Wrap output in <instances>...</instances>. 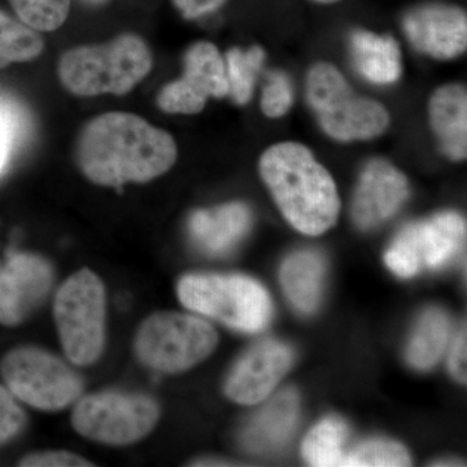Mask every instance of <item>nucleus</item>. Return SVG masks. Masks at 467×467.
Here are the masks:
<instances>
[{"label": "nucleus", "mask_w": 467, "mask_h": 467, "mask_svg": "<svg viewBox=\"0 0 467 467\" xmlns=\"http://www.w3.org/2000/svg\"><path fill=\"white\" fill-rule=\"evenodd\" d=\"M75 156L90 182L119 187L150 182L167 173L177 161L178 147L168 131L143 117L107 112L82 126Z\"/></svg>", "instance_id": "obj_1"}, {"label": "nucleus", "mask_w": 467, "mask_h": 467, "mask_svg": "<svg viewBox=\"0 0 467 467\" xmlns=\"http://www.w3.org/2000/svg\"><path fill=\"white\" fill-rule=\"evenodd\" d=\"M260 174L285 220L306 235L330 230L340 212L337 184L308 147L281 142L260 159Z\"/></svg>", "instance_id": "obj_2"}, {"label": "nucleus", "mask_w": 467, "mask_h": 467, "mask_svg": "<svg viewBox=\"0 0 467 467\" xmlns=\"http://www.w3.org/2000/svg\"><path fill=\"white\" fill-rule=\"evenodd\" d=\"M153 67L149 45L125 33L99 45L76 46L61 54L57 78L76 97L129 94L150 75Z\"/></svg>", "instance_id": "obj_3"}, {"label": "nucleus", "mask_w": 467, "mask_h": 467, "mask_svg": "<svg viewBox=\"0 0 467 467\" xmlns=\"http://www.w3.org/2000/svg\"><path fill=\"white\" fill-rule=\"evenodd\" d=\"M306 90L322 130L337 142L371 140L389 129L383 104L356 94L333 64L321 61L310 67Z\"/></svg>", "instance_id": "obj_4"}, {"label": "nucleus", "mask_w": 467, "mask_h": 467, "mask_svg": "<svg viewBox=\"0 0 467 467\" xmlns=\"http://www.w3.org/2000/svg\"><path fill=\"white\" fill-rule=\"evenodd\" d=\"M178 297L186 308L245 333H259L272 318L269 294L248 276L186 275L178 284Z\"/></svg>", "instance_id": "obj_5"}, {"label": "nucleus", "mask_w": 467, "mask_h": 467, "mask_svg": "<svg viewBox=\"0 0 467 467\" xmlns=\"http://www.w3.org/2000/svg\"><path fill=\"white\" fill-rule=\"evenodd\" d=\"M106 288L99 276L81 269L64 282L54 316L67 358L78 367L94 364L106 344Z\"/></svg>", "instance_id": "obj_6"}, {"label": "nucleus", "mask_w": 467, "mask_h": 467, "mask_svg": "<svg viewBox=\"0 0 467 467\" xmlns=\"http://www.w3.org/2000/svg\"><path fill=\"white\" fill-rule=\"evenodd\" d=\"M217 344V331L204 319L160 312L144 319L135 337L134 348L144 367L175 374L201 364Z\"/></svg>", "instance_id": "obj_7"}, {"label": "nucleus", "mask_w": 467, "mask_h": 467, "mask_svg": "<svg viewBox=\"0 0 467 467\" xmlns=\"http://www.w3.org/2000/svg\"><path fill=\"white\" fill-rule=\"evenodd\" d=\"M0 373L12 395L39 410H63L84 391L81 377L67 362L36 347L9 350Z\"/></svg>", "instance_id": "obj_8"}, {"label": "nucleus", "mask_w": 467, "mask_h": 467, "mask_svg": "<svg viewBox=\"0 0 467 467\" xmlns=\"http://www.w3.org/2000/svg\"><path fill=\"white\" fill-rule=\"evenodd\" d=\"M160 408L149 396L98 392L77 402L73 429L84 438L109 445L142 441L158 425Z\"/></svg>", "instance_id": "obj_9"}, {"label": "nucleus", "mask_w": 467, "mask_h": 467, "mask_svg": "<svg viewBox=\"0 0 467 467\" xmlns=\"http://www.w3.org/2000/svg\"><path fill=\"white\" fill-rule=\"evenodd\" d=\"M466 223L459 213L445 212L405 226L384 260L395 275L410 278L423 267L447 265L465 248Z\"/></svg>", "instance_id": "obj_10"}, {"label": "nucleus", "mask_w": 467, "mask_h": 467, "mask_svg": "<svg viewBox=\"0 0 467 467\" xmlns=\"http://www.w3.org/2000/svg\"><path fill=\"white\" fill-rule=\"evenodd\" d=\"M229 97L225 61L216 45L196 42L183 55L182 76L158 94L159 109L171 115H196L208 99Z\"/></svg>", "instance_id": "obj_11"}, {"label": "nucleus", "mask_w": 467, "mask_h": 467, "mask_svg": "<svg viewBox=\"0 0 467 467\" xmlns=\"http://www.w3.org/2000/svg\"><path fill=\"white\" fill-rule=\"evenodd\" d=\"M52 267L38 254L12 252L0 270V324L16 326L41 306L51 290Z\"/></svg>", "instance_id": "obj_12"}, {"label": "nucleus", "mask_w": 467, "mask_h": 467, "mask_svg": "<svg viewBox=\"0 0 467 467\" xmlns=\"http://www.w3.org/2000/svg\"><path fill=\"white\" fill-rule=\"evenodd\" d=\"M402 29L417 51L438 60L460 57L467 48L466 12L457 5H417L402 17Z\"/></svg>", "instance_id": "obj_13"}, {"label": "nucleus", "mask_w": 467, "mask_h": 467, "mask_svg": "<svg viewBox=\"0 0 467 467\" xmlns=\"http://www.w3.org/2000/svg\"><path fill=\"white\" fill-rule=\"evenodd\" d=\"M292 362L294 352L285 344L275 340L257 344L233 368L226 395L242 405L265 400L290 370Z\"/></svg>", "instance_id": "obj_14"}, {"label": "nucleus", "mask_w": 467, "mask_h": 467, "mask_svg": "<svg viewBox=\"0 0 467 467\" xmlns=\"http://www.w3.org/2000/svg\"><path fill=\"white\" fill-rule=\"evenodd\" d=\"M408 196L407 177L386 160H371L362 171L353 198V221L362 230L382 225L398 213Z\"/></svg>", "instance_id": "obj_15"}, {"label": "nucleus", "mask_w": 467, "mask_h": 467, "mask_svg": "<svg viewBox=\"0 0 467 467\" xmlns=\"http://www.w3.org/2000/svg\"><path fill=\"white\" fill-rule=\"evenodd\" d=\"M251 212L242 202L201 209L190 218L189 229L193 242L209 254H225L232 251L251 226Z\"/></svg>", "instance_id": "obj_16"}, {"label": "nucleus", "mask_w": 467, "mask_h": 467, "mask_svg": "<svg viewBox=\"0 0 467 467\" xmlns=\"http://www.w3.org/2000/svg\"><path fill=\"white\" fill-rule=\"evenodd\" d=\"M430 125L445 156L454 161L467 156V92L465 86L450 84L436 88L430 98Z\"/></svg>", "instance_id": "obj_17"}, {"label": "nucleus", "mask_w": 467, "mask_h": 467, "mask_svg": "<svg viewBox=\"0 0 467 467\" xmlns=\"http://www.w3.org/2000/svg\"><path fill=\"white\" fill-rule=\"evenodd\" d=\"M299 417V398L294 389L279 392L252 418L242 434V444L252 453H265L284 445Z\"/></svg>", "instance_id": "obj_18"}, {"label": "nucleus", "mask_w": 467, "mask_h": 467, "mask_svg": "<svg viewBox=\"0 0 467 467\" xmlns=\"http://www.w3.org/2000/svg\"><path fill=\"white\" fill-rule=\"evenodd\" d=\"M350 54L359 75L376 85H391L401 76V51L389 36L356 30L350 36Z\"/></svg>", "instance_id": "obj_19"}, {"label": "nucleus", "mask_w": 467, "mask_h": 467, "mask_svg": "<svg viewBox=\"0 0 467 467\" xmlns=\"http://www.w3.org/2000/svg\"><path fill=\"white\" fill-rule=\"evenodd\" d=\"M324 276V257L313 251L292 254L281 269V282L285 295L295 308L303 313H312L317 308Z\"/></svg>", "instance_id": "obj_20"}, {"label": "nucleus", "mask_w": 467, "mask_h": 467, "mask_svg": "<svg viewBox=\"0 0 467 467\" xmlns=\"http://www.w3.org/2000/svg\"><path fill=\"white\" fill-rule=\"evenodd\" d=\"M450 333L448 316L441 309L427 310L409 344V364L422 370L434 367L447 348Z\"/></svg>", "instance_id": "obj_21"}, {"label": "nucleus", "mask_w": 467, "mask_h": 467, "mask_svg": "<svg viewBox=\"0 0 467 467\" xmlns=\"http://www.w3.org/2000/svg\"><path fill=\"white\" fill-rule=\"evenodd\" d=\"M348 427L337 417L326 418L309 432L303 444L304 459L317 467L342 466Z\"/></svg>", "instance_id": "obj_22"}, {"label": "nucleus", "mask_w": 467, "mask_h": 467, "mask_svg": "<svg viewBox=\"0 0 467 467\" xmlns=\"http://www.w3.org/2000/svg\"><path fill=\"white\" fill-rule=\"evenodd\" d=\"M43 50L45 41L39 32L0 11V69L32 61Z\"/></svg>", "instance_id": "obj_23"}, {"label": "nucleus", "mask_w": 467, "mask_h": 467, "mask_svg": "<svg viewBox=\"0 0 467 467\" xmlns=\"http://www.w3.org/2000/svg\"><path fill=\"white\" fill-rule=\"evenodd\" d=\"M225 57L229 97L239 106H244L254 95V84L263 67L265 52L259 46H254L245 51L233 47L226 52Z\"/></svg>", "instance_id": "obj_24"}, {"label": "nucleus", "mask_w": 467, "mask_h": 467, "mask_svg": "<svg viewBox=\"0 0 467 467\" xmlns=\"http://www.w3.org/2000/svg\"><path fill=\"white\" fill-rule=\"evenodd\" d=\"M411 465L407 448L399 442L374 439L361 442L344 454L343 465L348 467H399Z\"/></svg>", "instance_id": "obj_25"}, {"label": "nucleus", "mask_w": 467, "mask_h": 467, "mask_svg": "<svg viewBox=\"0 0 467 467\" xmlns=\"http://www.w3.org/2000/svg\"><path fill=\"white\" fill-rule=\"evenodd\" d=\"M18 20L39 33L54 32L66 23L70 0H8Z\"/></svg>", "instance_id": "obj_26"}, {"label": "nucleus", "mask_w": 467, "mask_h": 467, "mask_svg": "<svg viewBox=\"0 0 467 467\" xmlns=\"http://www.w3.org/2000/svg\"><path fill=\"white\" fill-rule=\"evenodd\" d=\"M294 103V90L290 78L284 72L267 73V81L261 97V110L269 119H281Z\"/></svg>", "instance_id": "obj_27"}, {"label": "nucleus", "mask_w": 467, "mask_h": 467, "mask_svg": "<svg viewBox=\"0 0 467 467\" xmlns=\"http://www.w3.org/2000/svg\"><path fill=\"white\" fill-rule=\"evenodd\" d=\"M26 413L15 401L14 395L0 386V444L11 441L26 425Z\"/></svg>", "instance_id": "obj_28"}, {"label": "nucleus", "mask_w": 467, "mask_h": 467, "mask_svg": "<svg viewBox=\"0 0 467 467\" xmlns=\"http://www.w3.org/2000/svg\"><path fill=\"white\" fill-rule=\"evenodd\" d=\"M18 130H20V117L16 110L0 100V171L7 164Z\"/></svg>", "instance_id": "obj_29"}, {"label": "nucleus", "mask_w": 467, "mask_h": 467, "mask_svg": "<svg viewBox=\"0 0 467 467\" xmlns=\"http://www.w3.org/2000/svg\"><path fill=\"white\" fill-rule=\"evenodd\" d=\"M20 466L26 467H85L94 463L82 459L78 454L64 451H48L33 453L21 460Z\"/></svg>", "instance_id": "obj_30"}, {"label": "nucleus", "mask_w": 467, "mask_h": 467, "mask_svg": "<svg viewBox=\"0 0 467 467\" xmlns=\"http://www.w3.org/2000/svg\"><path fill=\"white\" fill-rule=\"evenodd\" d=\"M226 0H173L175 8L187 20L205 16L217 11Z\"/></svg>", "instance_id": "obj_31"}, {"label": "nucleus", "mask_w": 467, "mask_h": 467, "mask_svg": "<svg viewBox=\"0 0 467 467\" xmlns=\"http://www.w3.org/2000/svg\"><path fill=\"white\" fill-rule=\"evenodd\" d=\"M467 346H466V328L463 327L460 331L459 337H456L451 348L450 358L451 373L459 382L466 383V362H467Z\"/></svg>", "instance_id": "obj_32"}, {"label": "nucleus", "mask_w": 467, "mask_h": 467, "mask_svg": "<svg viewBox=\"0 0 467 467\" xmlns=\"http://www.w3.org/2000/svg\"><path fill=\"white\" fill-rule=\"evenodd\" d=\"M313 2L319 3V5H334V3L340 2V0H313Z\"/></svg>", "instance_id": "obj_33"}, {"label": "nucleus", "mask_w": 467, "mask_h": 467, "mask_svg": "<svg viewBox=\"0 0 467 467\" xmlns=\"http://www.w3.org/2000/svg\"><path fill=\"white\" fill-rule=\"evenodd\" d=\"M88 2L95 3V5H100V3L107 2V0H88Z\"/></svg>", "instance_id": "obj_34"}]
</instances>
